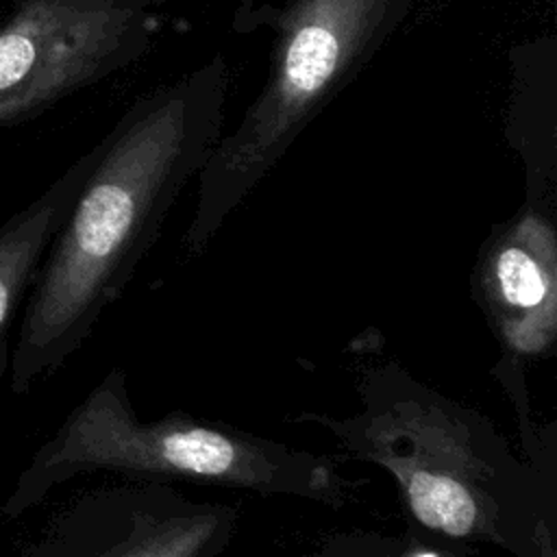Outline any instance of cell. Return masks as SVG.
Masks as SVG:
<instances>
[{
	"label": "cell",
	"instance_id": "3957f363",
	"mask_svg": "<svg viewBox=\"0 0 557 557\" xmlns=\"http://www.w3.org/2000/svg\"><path fill=\"white\" fill-rule=\"evenodd\" d=\"M91 472L302 498L331 509L352 500V483L324 455L185 411L137 418L122 368H111L35 450L0 516L15 520L52 487Z\"/></svg>",
	"mask_w": 557,
	"mask_h": 557
},
{
	"label": "cell",
	"instance_id": "8992f818",
	"mask_svg": "<svg viewBox=\"0 0 557 557\" xmlns=\"http://www.w3.org/2000/svg\"><path fill=\"white\" fill-rule=\"evenodd\" d=\"M239 520V503L196 500L174 483L100 485L50 516L22 557H220Z\"/></svg>",
	"mask_w": 557,
	"mask_h": 557
},
{
	"label": "cell",
	"instance_id": "52a82bcc",
	"mask_svg": "<svg viewBox=\"0 0 557 557\" xmlns=\"http://www.w3.org/2000/svg\"><path fill=\"white\" fill-rule=\"evenodd\" d=\"M472 298L500 344L494 376H522L557 339V228L550 198L527 196L492 228L472 270Z\"/></svg>",
	"mask_w": 557,
	"mask_h": 557
},
{
	"label": "cell",
	"instance_id": "6da1fadb",
	"mask_svg": "<svg viewBox=\"0 0 557 557\" xmlns=\"http://www.w3.org/2000/svg\"><path fill=\"white\" fill-rule=\"evenodd\" d=\"M226 96L228 63L218 52L137 98L100 139L98 159L30 283L9 355L15 396L54 374L124 294L222 137Z\"/></svg>",
	"mask_w": 557,
	"mask_h": 557
},
{
	"label": "cell",
	"instance_id": "277c9868",
	"mask_svg": "<svg viewBox=\"0 0 557 557\" xmlns=\"http://www.w3.org/2000/svg\"><path fill=\"white\" fill-rule=\"evenodd\" d=\"M416 2L289 0L276 11L268 78L198 174L196 205L183 237L187 257L213 242L302 131L400 28Z\"/></svg>",
	"mask_w": 557,
	"mask_h": 557
},
{
	"label": "cell",
	"instance_id": "7a4b0ae2",
	"mask_svg": "<svg viewBox=\"0 0 557 557\" xmlns=\"http://www.w3.org/2000/svg\"><path fill=\"white\" fill-rule=\"evenodd\" d=\"M348 416L302 411L350 457L383 468L413 531L513 557H557L555 507L533 461L496 424L398 361L361 372Z\"/></svg>",
	"mask_w": 557,
	"mask_h": 557
},
{
	"label": "cell",
	"instance_id": "ba28073f",
	"mask_svg": "<svg viewBox=\"0 0 557 557\" xmlns=\"http://www.w3.org/2000/svg\"><path fill=\"white\" fill-rule=\"evenodd\" d=\"M98 152L100 141L0 226V379L9 370L13 313L30 287L50 242L65 222Z\"/></svg>",
	"mask_w": 557,
	"mask_h": 557
},
{
	"label": "cell",
	"instance_id": "9c48e42d",
	"mask_svg": "<svg viewBox=\"0 0 557 557\" xmlns=\"http://www.w3.org/2000/svg\"><path fill=\"white\" fill-rule=\"evenodd\" d=\"M296 557H418V544L409 537L355 529L333 533Z\"/></svg>",
	"mask_w": 557,
	"mask_h": 557
},
{
	"label": "cell",
	"instance_id": "5b68a950",
	"mask_svg": "<svg viewBox=\"0 0 557 557\" xmlns=\"http://www.w3.org/2000/svg\"><path fill=\"white\" fill-rule=\"evenodd\" d=\"M165 0H13L0 17V131L139 61Z\"/></svg>",
	"mask_w": 557,
	"mask_h": 557
}]
</instances>
